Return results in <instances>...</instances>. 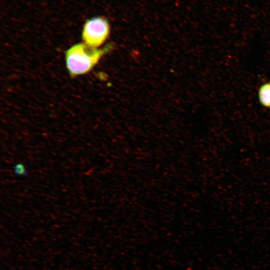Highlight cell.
I'll list each match as a JSON object with an SVG mask.
<instances>
[{
	"label": "cell",
	"mask_w": 270,
	"mask_h": 270,
	"mask_svg": "<svg viewBox=\"0 0 270 270\" xmlns=\"http://www.w3.org/2000/svg\"><path fill=\"white\" fill-rule=\"evenodd\" d=\"M110 26L104 17L96 16L88 20L84 24L82 37L84 43L87 46L98 48L108 39Z\"/></svg>",
	"instance_id": "obj_2"
},
{
	"label": "cell",
	"mask_w": 270,
	"mask_h": 270,
	"mask_svg": "<svg viewBox=\"0 0 270 270\" xmlns=\"http://www.w3.org/2000/svg\"><path fill=\"white\" fill-rule=\"evenodd\" d=\"M112 47V45H108L103 48L98 49L84 43L72 46L65 53L66 66L68 73L72 76H75L88 72Z\"/></svg>",
	"instance_id": "obj_1"
},
{
	"label": "cell",
	"mask_w": 270,
	"mask_h": 270,
	"mask_svg": "<svg viewBox=\"0 0 270 270\" xmlns=\"http://www.w3.org/2000/svg\"><path fill=\"white\" fill-rule=\"evenodd\" d=\"M14 171L16 176H26L28 174L25 166L22 162H18L14 164Z\"/></svg>",
	"instance_id": "obj_4"
},
{
	"label": "cell",
	"mask_w": 270,
	"mask_h": 270,
	"mask_svg": "<svg viewBox=\"0 0 270 270\" xmlns=\"http://www.w3.org/2000/svg\"><path fill=\"white\" fill-rule=\"evenodd\" d=\"M258 98L262 106L270 108V82H266L260 87Z\"/></svg>",
	"instance_id": "obj_3"
}]
</instances>
